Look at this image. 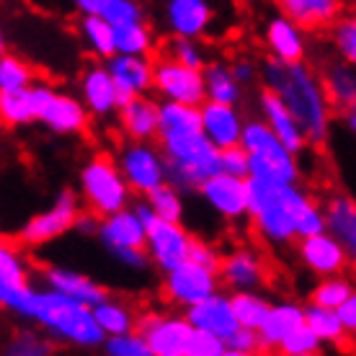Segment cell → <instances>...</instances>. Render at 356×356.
I'll return each mask as SVG.
<instances>
[{
  "mask_svg": "<svg viewBox=\"0 0 356 356\" xmlns=\"http://www.w3.org/2000/svg\"><path fill=\"white\" fill-rule=\"evenodd\" d=\"M0 305L18 321L39 325L57 346L96 351L106 343V333L98 325L93 307L52 286L0 284Z\"/></svg>",
  "mask_w": 356,
  "mask_h": 356,
  "instance_id": "cell-1",
  "label": "cell"
},
{
  "mask_svg": "<svg viewBox=\"0 0 356 356\" xmlns=\"http://www.w3.org/2000/svg\"><path fill=\"white\" fill-rule=\"evenodd\" d=\"M261 86L274 90L302 124L310 147H325L336 108L330 104L323 75L305 63H282L276 57L261 60Z\"/></svg>",
  "mask_w": 356,
  "mask_h": 356,
  "instance_id": "cell-2",
  "label": "cell"
},
{
  "mask_svg": "<svg viewBox=\"0 0 356 356\" xmlns=\"http://www.w3.org/2000/svg\"><path fill=\"white\" fill-rule=\"evenodd\" d=\"M312 194L302 184H274L250 178V235L271 250L292 248L300 241V214Z\"/></svg>",
  "mask_w": 356,
  "mask_h": 356,
  "instance_id": "cell-3",
  "label": "cell"
},
{
  "mask_svg": "<svg viewBox=\"0 0 356 356\" xmlns=\"http://www.w3.org/2000/svg\"><path fill=\"white\" fill-rule=\"evenodd\" d=\"M78 194L83 207L96 212L98 217H108L134 204V191L124 178L119 163L108 152H93L78 170Z\"/></svg>",
  "mask_w": 356,
  "mask_h": 356,
  "instance_id": "cell-4",
  "label": "cell"
},
{
  "mask_svg": "<svg viewBox=\"0 0 356 356\" xmlns=\"http://www.w3.org/2000/svg\"><path fill=\"white\" fill-rule=\"evenodd\" d=\"M241 145L248 152L250 178L274 181V184H300L302 181L300 155L289 150L261 116H253L245 122Z\"/></svg>",
  "mask_w": 356,
  "mask_h": 356,
  "instance_id": "cell-5",
  "label": "cell"
},
{
  "mask_svg": "<svg viewBox=\"0 0 356 356\" xmlns=\"http://www.w3.org/2000/svg\"><path fill=\"white\" fill-rule=\"evenodd\" d=\"M168 161V181L181 191H199V186L220 173V147L204 132L176 134L158 140Z\"/></svg>",
  "mask_w": 356,
  "mask_h": 356,
  "instance_id": "cell-6",
  "label": "cell"
},
{
  "mask_svg": "<svg viewBox=\"0 0 356 356\" xmlns=\"http://www.w3.org/2000/svg\"><path fill=\"white\" fill-rule=\"evenodd\" d=\"M114 158L137 196H147L168 181V161L158 140H129L122 137Z\"/></svg>",
  "mask_w": 356,
  "mask_h": 356,
  "instance_id": "cell-7",
  "label": "cell"
},
{
  "mask_svg": "<svg viewBox=\"0 0 356 356\" xmlns=\"http://www.w3.org/2000/svg\"><path fill=\"white\" fill-rule=\"evenodd\" d=\"M39 111V124L60 137H78L88 129L93 122L90 111L86 108L81 96H72L67 90H60L57 86L47 81H36L31 86Z\"/></svg>",
  "mask_w": 356,
  "mask_h": 356,
  "instance_id": "cell-8",
  "label": "cell"
},
{
  "mask_svg": "<svg viewBox=\"0 0 356 356\" xmlns=\"http://www.w3.org/2000/svg\"><path fill=\"white\" fill-rule=\"evenodd\" d=\"M83 207V199L75 188H63L54 196V202L42 212L31 214L26 222L21 225L16 232V241L26 248H39V245H49V243L60 241L65 232L75 230V222Z\"/></svg>",
  "mask_w": 356,
  "mask_h": 356,
  "instance_id": "cell-9",
  "label": "cell"
},
{
  "mask_svg": "<svg viewBox=\"0 0 356 356\" xmlns=\"http://www.w3.org/2000/svg\"><path fill=\"white\" fill-rule=\"evenodd\" d=\"M137 330L152 348V356H194L196 325L184 310H145L140 312Z\"/></svg>",
  "mask_w": 356,
  "mask_h": 356,
  "instance_id": "cell-10",
  "label": "cell"
},
{
  "mask_svg": "<svg viewBox=\"0 0 356 356\" xmlns=\"http://www.w3.org/2000/svg\"><path fill=\"white\" fill-rule=\"evenodd\" d=\"M220 289H222L220 271L202 266L194 259H186L184 264L165 271L161 282L163 302L168 307H176V310H188V307H194L196 302L212 297Z\"/></svg>",
  "mask_w": 356,
  "mask_h": 356,
  "instance_id": "cell-11",
  "label": "cell"
},
{
  "mask_svg": "<svg viewBox=\"0 0 356 356\" xmlns=\"http://www.w3.org/2000/svg\"><path fill=\"white\" fill-rule=\"evenodd\" d=\"M152 93L161 101H181V104L202 106L207 101L204 70L178 63L176 57H170L168 52H158Z\"/></svg>",
  "mask_w": 356,
  "mask_h": 356,
  "instance_id": "cell-12",
  "label": "cell"
},
{
  "mask_svg": "<svg viewBox=\"0 0 356 356\" xmlns=\"http://www.w3.org/2000/svg\"><path fill=\"white\" fill-rule=\"evenodd\" d=\"M199 199L212 214H217L225 222H243L248 220L250 204V178L230 176V173H214L199 186Z\"/></svg>",
  "mask_w": 356,
  "mask_h": 356,
  "instance_id": "cell-13",
  "label": "cell"
},
{
  "mask_svg": "<svg viewBox=\"0 0 356 356\" xmlns=\"http://www.w3.org/2000/svg\"><path fill=\"white\" fill-rule=\"evenodd\" d=\"M271 264L264 250L250 243H235L222 250L220 261V279L225 289H264L271 282Z\"/></svg>",
  "mask_w": 356,
  "mask_h": 356,
  "instance_id": "cell-14",
  "label": "cell"
},
{
  "mask_svg": "<svg viewBox=\"0 0 356 356\" xmlns=\"http://www.w3.org/2000/svg\"><path fill=\"white\" fill-rule=\"evenodd\" d=\"M294 256H297V264L305 271H310L315 279L343 274V271L351 268V261H348L343 243L330 230L300 238V241L294 243Z\"/></svg>",
  "mask_w": 356,
  "mask_h": 356,
  "instance_id": "cell-15",
  "label": "cell"
},
{
  "mask_svg": "<svg viewBox=\"0 0 356 356\" xmlns=\"http://www.w3.org/2000/svg\"><path fill=\"white\" fill-rule=\"evenodd\" d=\"M196 235H191L184 222H170V220H155L147 227V241L145 248L150 253V264L161 274L170 271L173 266L184 264L191 256V245H194Z\"/></svg>",
  "mask_w": 356,
  "mask_h": 356,
  "instance_id": "cell-16",
  "label": "cell"
},
{
  "mask_svg": "<svg viewBox=\"0 0 356 356\" xmlns=\"http://www.w3.org/2000/svg\"><path fill=\"white\" fill-rule=\"evenodd\" d=\"M78 96L83 98L93 122H106V119L116 116V111L122 106V96H119V88L114 83V75L104 60H90L81 70Z\"/></svg>",
  "mask_w": 356,
  "mask_h": 356,
  "instance_id": "cell-17",
  "label": "cell"
},
{
  "mask_svg": "<svg viewBox=\"0 0 356 356\" xmlns=\"http://www.w3.org/2000/svg\"><path fill=\"white\" fill-rule=\"evenodd\" d=\"M307 36H310L307 29H302L297 21L279 10L264 21V31H261L268 57H276L282 63H305L307 60V52H310Z\"/></svg>",
  "mask_w": 356,
  "mask_h": 356,
  "instance_id": "cell-18",
  "label": "cell"
},
{
  "mask_svg": "<svg viewBox=\"0 0 356 356\" xmlns=\"http://www.w3.org/2000/svg\"><path fill=\"white\" fill-rule=\"evenodd\" d=\"M106 65L111 75H114L122 104L129 101V98L152 93V83H155V57L152 54L116 52L111 60H106Z\"/></svg>",
  "mask_w": 356,
  "mask_h": 356,
  "instance_id": "cell-19",
  "label": "cell"
},
{
  "mask_svg": "<svg viewBox=\"0 0 356 356\" xmlns=\"http://www.w3.org/2000/svg\"><path fill=\"white\" fill-rule=\"evenodd\" d=\"M163 24L170 36L204 39L214 24V6L209 0H165Z\"/></svg>",
  "mask_w": 356,
  "mask_h": 356,
  "instance_id": "cell-20",
  "label": "cell"
},
{
  "mask_svg": "<svg viewBox=\"0 0 356 356\" xmlns=\"http://www.w3.org/2000/svg\"><path fill=\"white\" fill-rule=\"evenodd\" d=\"M256 108H259V116L266 122L271 129L276 132V137L289 147L292 152L302 155L310 143H307V134H305L302 124L297 122V116L286 108V104L276 96L274 90L264 88L256 98Z\"/></svg>",
  "mask_w": 356,
  "mask_h": 356,
  "instance_id": "cell-21",
  "label": "cell"
},
{
  "mask_svg": "<svg viewBox=\"0 0 356 356\" xmlns=\"http://www.w3.org/2000/svg\"><path fill=\"white\" fill-rule=\"evenodd\" d=\"M279 13L297 21L310 34L328 31L348 10L351 0H271Z\"/></svg>",
  "mask_w": 356,
  "mask_h": 356,
  "instance_id": "cell-22",
  "label": "cell"
},
{
  "mask_svg": "<svg viewBox=\"0 0 356 356\" xmlns=\"http://www.w3.org/2000/svg\"><path fill=\"white\" fill-rule=\"evenodd\" d=\"M116 127L129 140H158L161 134V98L137 96L124 101L116 111Z\"/></svg>",
  "mask_w": 356,
  "mask_h": 356,
  "instance_id": "cell-23",
  "label": "cell"
},
{
  "mask_svg": "<svg viewBox=\"0 0 356 356\" xmlns=\"http://www.w3.org/2000/svg\"><path fill=\"white\" fill-rule=\"evenodd\" d=\"M245 116L238 108V104H220L207 98L202 104V132L212 140L220 150L241 145L243 132H245Z\"/></svg>",
  "mask_w": 356,
  "mask_h": 356,
  "instance_id": "cell-24",
  "label": "cell"
},
{
  "mask_svg": "<svg viewBox=\"0 0 356 356\" xmlns=\"http://www.w3.org/2000/svg\"><path fill=\"white\" fill-rule=\"evenodd\" d=\"M186 318L194 323L199 330H207V333H212L217 339L227 341L235 333V330L241 328V321H238V315H235V307H232V300H230V289L227 292H214L212 297H207L202 302H196L194 307H188Z\"/></svg>",
  "mask_w": 356,
  "mask_h": 356,
  "instance_id": "cell-25",
  "label": "cell"
},
{
  "mask_svg": "<svg viewBox=\"0 0 356 356\" xmlns=\"http://www.w3.org/2000/svg\"><path fill=\"white\" fill-rule=\"evenodd\" d=\"M96 241L108 250V256L122 248H145L147 241V225L140 220L134 207H127L122 212L101 217Z\"/></svg>",
  "mask_w": 356,
  "mask_h": 356,
  "instance_id": "cell-26",
  "label": "cell"
},
{
  "mask_svg": "<svg viewBox=\"0 0 356 356\" xmlns=\"http://www.w3.org/2000/svg\"><path fill=\"white\" fill-rule=\"evenodd\" d=\"M305 305L292 302V300H282L274 302L268 310L266 321L259 328L261 351L264 354H279V348L297 328L305 325Z\"/></svg>",
  "mask_w": 356,
  "mask_h": 356,
  "instance_id": "cell-27",
  "label": "cell"
},
{
  "mask_svg": "<svg viewBox=\"0 0 356 356\" xmlns=\"http://www.w3.org/2000/svg\"><path fill=\"white\" fill-rule=\"evenodd\" d=\"M42 282L47 286H52L57 292L67 294L72 300H81L86 305H98L104 297H106V289L98 284L96 279H90L88 274H83V271H75V268H67V266H49L42 268Z\"/></svg>",
  "mask_w": 356,
  "mask_h": 356,
  "instance_id": "cell-28",
  "label": "cell"
},
{
  "mask_svg": "<svg viewBox=\"0 0 356 356\" xmlns=\"http://www.w3.org/2000/svg\"><path fill=\"white\" fill-rule=\"evenodd\" d=\"M323 204H325L328 230L343 243L348 261H351V268H356V202L348 194L336 191Z\"/></svg>",
  "mask_w": 356,
  "mask_h": 356,
  "instance_id": "cell-29",
  "label": "cell"
},
{
  "mask_svg": "<svg viewBox=\"0 0 356 356\" xmlns=\"http://www.w3.org/2000/svg\"><path fill=\"white\" fill-rule=\"evenodd\" d=\"M323 81L328 88L330 104L336 108V114L346 116L356 111V67H351L343 60H330L323 65Z\"/></svg>",
  "mask_w": 356,
  "mask_h": 356,
  "instance_id": "cell-30",
  "label": "cell"
},
{
  "mask_svg": "<svg viewBox=\"0 0 356 356\" xmlns=\"http://www.w3.org/2000/svg\"><path fill=\"white\" fill-rule=\"evenodd\" d=\"M75 31L78 39L83 42L86 52L90 54V60H111L119 49H116V26L111 21H106L104 16H78L75 21Z\"/></svg>",
  "mask_w": 356,
  "mask_h": 356,
  "instance_id": "cell-31",
  "label": "cell"
},
{
  "mask_svg": "<svg viewBox=\"0 0 356 356\" xmlns=\"http://www.w3.org/2000/svg\"><path fill=\"white\" fill-rule=\"evenodd\" d=\"M93 312L106 339L137 330V323H140V310L132 302H127L124 297H114V294H106L101 302L93 305Z\"/></svg>",
  "mask_w": 356,
  "mask_h": 356,
  "instance_id": "cell-32",
  "label": "cell"
},
{
  "mask_svg": "<svg viewBox=\"0 0 356 356\" xmlns=\"http://www.w3.org/2000/svg\"><path fill=\"white\" fill-rule=\"evenodd\" d=\"M70 8L78 16L93 13V16H104L111 21L114 26L119 24H129V21H143L147 18L143 0H67Z\"/></svg>",
  "mask_w": 356,
  "mask_h": 356,
  "instance_id": "cell-33",
  "label": "cell"
},
{
  "mask_svg": "<svg viewBox=\"0 0 356 356\" xmlns=\"http://www.w3.org/2000/svg\"><path fill=\"white\" fill-rule=\"evenodd\" d=\"M305 321L318 333V339L325 346H333V348L348 346V336L351 333H348L346 323H343V318H341V312L336 307H323V305L307 302L305 305Z\"/></svg>",
  "mask_w": 356,
  "mask_h": 356,
  "instance_id": "cell-34",
  "label": "cell"
},
{
  "mask_svg": "<svg viewBox=\"0 0 356 356\" xmlns=\"http://www.w3.org/2000/svg\"><path fill=\"white\" fill-rule=\"evenodd\" d=\"M204 83H207V98L209 101H220V104H241L243 101V86L230 63L222 60H209L204 67Z\"/></svg>",
  "mask_w": 356,
  "mask_h": 356,
  "instance_id": "cell-35",
  "label": "cell"
},
{
  "mask_svg": "<svg viewBox=\"0 0 356 356\" xmlns=\"http://www.w3.org/2000/svg\"><path fill=\"white\" fill-rule=\"evenodd\" d=\"M202 132V106L181 104V101H161V137Z\"/></svg>",
  "mask_w": 356,
  "mask_h": 356,
  "instance_id": "cell-36",
  "label": "cell"
},
{
  "mask_svg": "<svg viewBox=\"0 0 356 356\" xmlns=\"http://www.w3.org/2000/svg\"><path fill=\"white\" fill-rule=\"evenodd\" d=\"M54 348H57V343L39 325L21 321V325L10 330L3 351L8 356H47L54 354Z\"/></svg>",
  "mask_w": 356,
  "mask_h": 356,
  "instance_id": "cell-37",
  "label": "cell"
},
{
  "mask_svg": "<svg viewBox=\"0 0 356 356\" xmlns=\"http://www.w3.org/2000/svg\"><path fill=\"white\" fill-rule=\"evenodd\" d=\"M0 116H3V124L10 129L39 124V111H36L31 88L16 90V93H0Z\"/></svg>",
  "mask_w": 356,
  "mask_h": 356,
  "instance_id": "cell-38",
  "label": "cell"
},
{
  "mask_svg": "<svg viewBox=\"0 0 356 356\" xmlns=\"http://www.w3.org/2000/svg\"><path fill=\"white\" fill-rule=\"evenodd\" d=\"M230 300H232V307H235V315H238L241 325L253 328V330H259L261 325H264L268 310H271V305H274L261 289H235V292H230Z\"/></svg>",
  "mask_w": 356,
  "mask_h": 356,
  "instance_id": "cell-39",
  "label": "cell"
},
{
  "mask_svg": "<svg viewBox=\"0 0 356 356\" xmlns=\"http://www.w3.org/2000/svg\"><path fill=\"white\" fill-rule=\"evenodd\" d=\"M354 289H356V284H354V279L348 276V271L333 274V276H323V279H318V284L312 286L307 302L323 305V307H336V310H339L341 305L351 297Z\"/></svg>",
  "mask_w": 356,
  "mask_h": 356,
  "instance_id": "cell-40",
  "label": "cell"
},
{
  "mask_svg": "<svg viewBox=\"0 0 356 356\" xmlns=\"http://www.w3.org/2000/svg\"><path fill=\"white\" fill-rule=\"evenodd\" d=\"M116 49L124 54H152L155 52V34L147 18L129 21L116 26Z\"/></svg>",
  "mask_w": 356,
  "mask_h": 356,
  "instance_id": "cell-41",
  "label": "cell"
},
{
  "mask_svg": "<svg viewBox=\"0 0 356 356\" xmlns=\"http://www.w3.org/2000/svg\"><path fill=\"white\" fill-rule=\"evenodd\" d=\"M0 284H31V266L21 243L6 238L0 248Z\"/></svg>",
  "mask_w": 356,
  "mask_h": 356,
  "instance_id": "cell-42",
  "label": "cell"
},
{
  "mask_svg": "<svg viewBox=\"0 0 356 356\" xmlns=\"http://www.w3.org/2000/svg\"><path fill=\"white\" fill-rule=\"evenodd\" d=\"M34 83H36V72L26 60H21L13 52H3V57H0V93L26 90Z\"/></svg>",
  "mask_w": 356,
  "mask_h": 356,
  "instance_id": "cell-43",
  "label": "cell"
},
{
  "mask_svg": "<svg viewBox=\"0 0 356 356\" xmlns=\"http://www.w3.org/2000/svg\"><path fill=\"white\" fill-rule=\"evenodd\" d=\"M325 34H328V42L333 47V54L351 67H356V13L346 10Z\"/></svg>",
  "mask_w": 356,
  "mask_h": 356,
  "instance_id": "cell-44",
  "label": "cell"
},
{
  "mask_svg": "<svg viewBox=\"0 0 356 356\" xmlns=\"http://www.w3.org/2000/svg\"><path fill=\"white\" fill-rule=\"evenodd\" d=\"M184 194L176 184L165 181L163 186H158L155 191L147 194L152 209L161 220H170V222H184V214H186V202H184Z\"/></svg>",
  "mask_w": 356,
  "mask_h": 356,
  "instance_id": "cell-45",
  "label": "cell"
},
{
  "mask_svg": "<svg viewBox=\"0 0 356 356\" xmlns=\"http://www.w3.org/2000/svg\"><path fill=\"white\" fill-rule=\"evenodd\" d=\"M170 57H176L178 63L191 65V67H199L204 70L209 57H207V47L202 44V39H194V36H170L165 42V49Z\"/></svg>",
  "mask_w": 356,
  "mask_h": 356,
  "instance_id": "cell-46",
  "label": "cell"
},
{
  "mask_svg": "<svg viewBox=\"0 0 356 356\" xmlns=\"http://www.w3.org/2000/svg\"><path fill=\"white\" fill-rule=\"evenodd\" d=\"M104 351L108 356H152V348L140 330H129V333H119V336H108L104 343Z\"/></svg>",
  "mask_w": 356,
  "mask_h": 356,
  "instance_id": "cell-47",
  "label": "cell"
},
{
  "mask_svg": "<svg viewBox=\"0 0 356 356\" xmlns=\"http://www.w3.org/2000/svg\"><path fill=\"white\" fill-rule=\"evenodd\" d=\"M323 348H325V343H323V341L318 339V333L305 323L302 328H297L292 336L282 343L279 354H284V356H315V354H321Z\"/></svg>",
  "mask_w": 356,
  "mask_h": 356,
  "instance_id": "cell-48",
  "label": "cell"
},
{
  "mask_svg": "<svg viewBox=\"0 0 356 356\" xmlns=\"http://www.w3.org/2000/svg\"><path fill=\"white\" fill-rule=\"evenodd\" d=\"M227 346V356H253V354H264L261 351V339H259V330L253 328H241L232 333L230 339L225 341Z\"/></svg>",
  "mask_w": 356,
  "mask_h": 356,
  "instance_id": "cell-49",
  "label": "cell"
},
{
  "mask_svg": "<svg viewBox=\"0 0 356 356\" xmlns=\"http://www.w3.org/2000/svg\"><path fill=\"white\" fill-rule=\"evenodd\" d=\"M220 170H222V173H230V176L250 178V161H248L245 147H243V145H232V147L220 150Z\"/></svg>",
  "mask_w": 356,
  "mask_h": 356,
  "instance_id": "cell-50",
  "label": "cell"
},
{
  "mask_svg": "<svg viewBox=\"0 0 356 356\" xmlns=\"http://www.w3.org/2000/svg\"><path fill=\"white\" fill-rule=\"evenodd\" d=\"M188 259L199 261L202 266H209L214 271H220V261H222V250L217 248L214 243L209 241H202V238H196L194 245H191V256Z\"/></svg>",
  "mask_w": 356,
  "mask_h": 356,
  "instance_id": "cell-51",
  "label": "cell"
},
{
  "mask_svg": "<svg viewBox=\"0 0 356 356\" xmlns=\"http://www.w3.org/2000/svg\"><path fill=\"white\" fill-rule=\"evenodd\" d=\"M230 67L235 72V78L243 83V86H253V83L261 78V63L250 60L248 54H238L230 60Z\"/></svg>",
  "mask_w": 356,
  "mask_h": 356,
  "instance_id": "cell-52",
  "label": "cell"
},
{
  "mask_svg": "<svg viewBox=\"0 0 356 356\" xmlns=\"http://www.w3.org/2000/svg\"><path fill=\"white\" fill-rule=\"evenodd\" d=\"M98 227H101V217L96 212H90V209H83L78 222H75V232H81L83 238H96Z\"/></svg>",
  "mask_w": 356,
  "mask_h": 356,
  "instance_id": "cell-53",
  "label": "cell"
},
{
  "mask_svg": "<svg viewBox=\"0 0 356 356\" xmlns=\"http://www.w3.org/2000/svg\"><path fill=\"white\" fill-rule=\"evenodd\" d=\"M339 312H341V318H343V323H346L348 333H354L356 330V289L351 292V297H348L346 302L341 305Z\"/></svg>",
  "mask_w": 356,
  "mask_h": 356,
  "instance_id": "cell-54",
  "label": "cell"
},
{
  "mask_svg": "<svg viewBox=\"0 0 356 356\" xmlns=\"http://www.w3.org/2000/svg\"><path fill=\"white\" fill-rule=\"evenodd\" d=\"M343 124H346L348 132H351L356 137V111H354V114H346V116H343Z\"/></svg>",
  "mask_w": 356,
  "mask_h": 356,
  "instance_id": "cell-55",
  "label": "cell"
},
{
  "mask_svg": "<svg viewBox=\"0 0 356 356\" xmlns=\"http://www.w3.org/2000/svg\"><path fill=\"white\" fill-rule=\"evenodd\" d=\"M348 348H351V351H356V330L348 336Z\"/></svg>",
  "mask_w": 356,
  "mask_h": 356,
  "instance_id": "cell-56",
  "label": "cell"
},
{
  "mask_svg": "<svg viewBox=\"0 0 356 356\" xmlns=\"http://www.w3.org/2000/svg\"><path fill=\"white\" fill-rule=\"evenodd\" d=\"M348 10H351V13H356V0H351V3H348Z\"/></svg>",
  "mask_w": 356,
  "mask_h": 356,
  "instance_id": "cell-57",
  "label": "cell"
}]
</instances>
